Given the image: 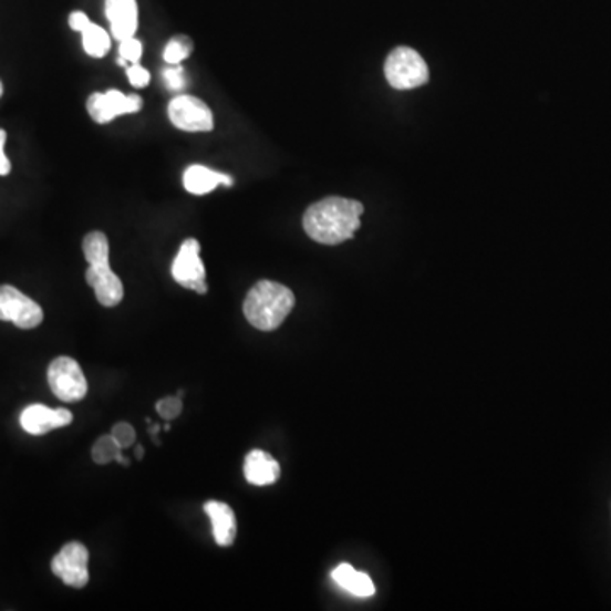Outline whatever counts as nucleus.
<instances>
[{
	"label": "nucleus",
	"mask_w": 611,
	"mask_h": 611,
	"mask_svg": "<svg viewBox=\"0 0 611 611\" xmlns=\"http://www.w3.org/2000/svg\"><path fill=\"white\" fill-rule=\"evenodd\" d=\"M84 255L89 262L85 279L94 289L95 298L104 308H114L124 298V286L111 269L110 240L101 231H92L84 238Z\"/></svg>",
	"instance_id": "7ed1b4c3"
},
{
	"label": "nucleus",
	"mask_w": 611,
	"mask_h": 611,
	"mask_svg": "<svg viewBox=\"0 0 611 611\" xmlns=\"http://www.w3.org/2000/svg\"><path fill=\"white\" fill-rule=\"evenodd\" d=\"M81 34L87 55L94 56V59H102V56H106L110 53L111 37L101 25L89 22Z\"/></svg>",
	"instance_id": "f3484780"
},
{
	"label": "nucleus",
	"mask_w": 611,
	"mask_h": 611,
	"mask_svg": "<svg viewBox=\"0 0 611 611\" xmlns=\"http://www.w3.org/2000/svg\"><path fill=\"white\" fill-rule=\"evenodd\" d=\"M218 186H234V178L221 172L211 170L204 165H193L184 172V187L194 196H204Z\"/></svg>",
	"instance_id": "2eb2a0df"
},
{
	"label": "nucleus",
	"mask_w": 611,
	"mask_h": 611,
	"mask_svg": "<svg viewBox=\"0 0 611 611\" xmlns=\"http://www.w3.org/2000/svg\"><path fill=\"white\" fill-rule=\"evenodd\" d=\"M19 422H21L22 429L30 435H44L51 429L70 425L73 422V415L65 407L51 410L44 404H31L21 413Z\"/></svg>",
	"instance_id": "9b49d317"
},
{
	"label": "nucleus",
	"mask_w": 611,
	"mask_h": 611,
	"mask_svg": "<svg viewBox=\"0 0 611 611\" xmlns=\"http://www.w3.org/2000/svg\"><path fill=\"white\" fill-rule=\"evenodd\" d=\"M143 107L139 95H126L121 91L95 92L89 97L87 111L99 124H107L123 114L138 113Z\"/></svg>",
	"instance_id": "9d476101"
},
{
	"label": "nucleus",
	"mask_w": 611,
	"mask_h": 611,
	"mask_svg": "<svg viewBox=\"0 0 611 611\" xmlns=\"http://www.w3.org/2000/svg\"><path fill=\"white\" fill-rule=\"evenodd\" d=\"M8 139V133L0 130V175H8L11 172V162L6 157L4 146Z\"/></svg>",
	"instance_id": "a878e982"
},
{
	"label": "nucleus",
	"mask_w": 611,
	"mask_h": 611,
	"mask_svg": "<svg viewBox=\"0 0 611 611\" xmlns=\"http://www.w3.org/2000/svg\"><path fill=\"white\" fill-rule=\"evenodd\" d=\"M127 79H130L132 85L138 89L145 87V85H148L149 81H152L148 70L143 69L139 63H132V66L127 69Z\"/></svg>",
	"instance_id": "b1692460"
},
{
	"label": "nucleus",
	"mask_w": 611,
	"mask_h": 611,
	"mask_svg": "<svg viewBox=\"0 0 611 611\" xmlns=\"http://www.w3.org/2000/svg\"><path fill=\"white\" fill-rule=\"evenodd\" d=\"M165 84L170 91L180 92L186 87V75L180 65H170L164 70Z\"/></svg>",
	"instance_id": "5701e85b"
},
{
	"label": "nucleus",
	"mask_w": 611,
	"mask_h": 611,
	"mask_svg": "<svg viewBox=\"0 0 611 611\" xmlns=\"http://www.w3.org/2000/svg\"><path fill=\"white\" fill-rule=\"evenodd\" d=\"M387 82L396 91L422 87L428 82L429 73L425 60L413 48H394L384 65Z\"/></svg>",
	"instance_id": "20e7f679"
},
{
	"label": "nucleus",
	"mask_w": 611,
	"mask_h": 611,
	"mask_svg": "<svg viewBox=\"0 0 611 611\" xmlns=\"http://www.w3.org/2000/svg\"><path fill=\"white\" fill-rule=\"evenodd\" d=\"M164 432H170V425H168V423L164 426Z\"/></svg>",
	"instance_id": "c85d7f7f"
},
{
	"label": "nucleus",
	"mask_w": 611,
	"mask_h": 611,
	"mask_svg": "<svg viewBox=\"0 0 611 611\" xmlns=\"http://www.w3.org/2000/svg\"><path fill=\"white\" fill-rule=\"evenodd\" d=\"M123 448L114 441L113 435H104L95 442L92 447V458L99 466H107V464L116 463L117 455L121 454Z\"/></svg>",
	"instance_id": "6ab92c4d"
},
{
	"label": "nucleus",
	"mask_w": 611,
	"mask_h": 611,
	"mask_svg": "<svg viewBox=\"0 0 611 611\" xmlns=\"http://www.w3.org/2000/svg\"><path fill=\"white\" fill-rule=\"evenodd\" d=\"M89 22H91V19H89L87 14L82 11L72 12L69 18L70 28H72L73 31H76V33H82Z\"/></svg>",
	"instance_id": "393cba45"
},
{
	"label": "nucleus",
	"mask_w": 611,
	"mask_h": 611,
	"mask_svg": "<svg viewBox=\"0 0 611 611\" xmlns=\"http://www.w3.org/2000/svg\"><path fill=\"white\" fill-rule=\"evenodd\" d=\"M43 318L37 301L12 286H0V321H11L21 330H33L43 323Z\"/></svg>",
	"instance_id": "0eeeda50"
},
{
	"label": "nucleus",
	"mask_w": 611,
	"mask_h": 611,
	"mask_svg": "<svg viewBox=\"0 0 611 611\" xmlns=\"http://www.w3.org/2000/svg\"><path fill=\"white\" fill-rule=\"evenodd\" d=\"M143 55L142 41L136 40L135 37L127 38V40L120 41V56L130 63H139Z\"/></svg>",
	"instance_id": "412c9836"
},
{
	"label": "nucleus",
	"mask_w": 611,
	"mask_h": 611,
	"mask_svg": "<svg viewBox=\"0 0 611 611\" xmlns=\"http://www.w3.org/2000/svg\"><path fill=\"white\" fill-rule=\"evenodd\" d=\"M331 578L340 588L352 593L353 597L369 598L375 593V586L365 572L356 571L350 565H340L333 569Z\"/></svg>",
	"instance_id": "dca6fc26"
},
{
	"label": "nucleus",
	"mask_w": 611,
	"mask_h": 611,
	"mask_svg": "<svg viewBox=\"0 0 611 611\" xmlns=\"http://www.w3.org/2000/svg\"><path fill=\"white\" fill-rule=\"evenodd\" d=\"M51 571L66 586H72L76 590L85 588L89 582L87 547L81 542L66 543L51 560Z\"/></svg>",
	"instance_id": "1a4fd4ad"
},
{
	"label": "nucleus",
	"mask_w": 611,
	"mask_h": 611,
	"mask_svg": "<svg viewBox=\"0 0 611 611\" xmlns=\"http://www.w3.org/2000/svg\"><path fill=\"white\" fill-rule=\"evenodd\" d=\"M143 454H145V451H143L142 445H136V458H138V460H142Z\"/></svg>",
	"instance_id": "bb28decb"
},
{
	"label": "nucleus",
	"mask_w": 611,
	"mask_h": 611,
	"mask_svg": "<svg viewBox=\"0 0 611 611\" xmlns=\"http://www.w3.org/2000/svg\"><path fill=\"white\" fill-rule=\"evenodd\" d=\"M204 511L211 518L213 535L219 547L234 546L237 539V517L231 506L221 501H208Z\"/></svg>",
	"instance_id": "ddd939ff"
},
{
	"label": "nucleus",
	"mask_w": 611,
	"mask_h": 611,
	"mask_svg": "<svg viewBox=\"0 0 611 611\" xmlns=\"http://www.w3.org/2000/svg\"><path fill=\"white\" fill-rule=\"evenodd\" d=\"M245 479L253 486H269L280 477V466L263 451L248 452L244 466Z\"/></svg>",
	"instance_id": "4468645a"
},
{
	"label": "nucleus",
	"mask_w": 611,
	"mask_h": 611,
	"mask_svg": "<svg viewBox=\"0 0 611 611\" xmlns=\"http://www.w3.org/2000/svg\"><path fill=\"white\" fill-rule=\"evenodd\" d=\"M111 435L121 448H130L135 445L136 432L130 423H116Z\"/></svg>",
	"instance_id": "4be33fe9"
},
{
	"label": "nucleus",
	"mask_w": 611,
	"mask_h": 611,
	"mask_svg": "<svg viewBox=\"0 0 611 611\" xmlns=\"http://www.w3.org/2000/svg\"><path fill=\"white\" fill-rule=\"evenodd\" d=\"M48 384L51 393L65 403H76L87 394V379L81 365L70 356H56L48 367Z\"/></svg>",
	"instance_id": "39448f33"
},
{
	"label": "nucleus",
	"mask_w": 611,
	"mask_h": 611,
	"mask_svg": "<svg viewBox=\"0 0 611 611\" xmlns=\"http://www.w3.org/2000/svg\"><path fill=\"white\" fill-rule=\"evenodd\" d=\"M2 92H4V89H2V82H0V95H2Z\"/></svg>",
	"instance_id": "c756f323"
},
{
	"label": "nucleus",
	"mask_w": 611,
	"mask_h": 611,
	"mask_svg": "<svg viewBox=\"0 0 611 611\" xmlns=\"http://www.w3.org/2000/svg\"><path fill=\"white\" fill-rule=\"evenodd\" d=\"M364 206L359 200L331 196L306 209L302 226L311 240L321 245H340L361 228Z\"/></svg>",
	"instance_id": "f257e3e1"
},
{
	"label": "nucleus",
	"mask_w": 611,
	"mask_h": 611,
	"mask_svg": "<svg viewBox=\"0 0 611 611\" xmlns=\"http://www.w3.org/2000/svg\"><path fill=\"white\" fill-rule=\"evenodd\" d=\"M193 40L187 37H175L168 41L164 51V60L168 65H180L184 60L193 55Z\"/></svg>",
	"instance_id": "a211bd4d"
},
{
	"label": "nucleus",
	"mask_w": 611,
	"mask_h": 611,
	"mask_svg": "<svg viewBox=\"0 0 611 611\" xmlns=\"http://www.w3.org/2000/svg\"><path fill=\"white\" fill-rule=\"evenodd\" d=\"M106 18L114 40L133 38L138 31V4L136 0H106Z\"/></svg>",
	"instance_id": "f8f14e48"
},
{
	"label": "nucleus",
	"mask_w": 611,
	"mask_h": 611,
	"mask_svg": "<svg viewBox=\"0 0 611 611\" xmlns=\"http://www.w3.org/2000/svg\"><path fill=\"white\" fill-rule=\"evenodd\" d=\"M199 251V241L196 238H187L178 248L177 257L172 263V277L177 284L203 296L208 292V284H206V269Z\"/></svg>",
	"instance_id": "423d86ee"
},
{
	"label": "nucleus",
	"mask_w": 611,
	"mask_h": 611,
	"mask_svg": "<svg viewBox=\"0 0 611 611\" xmlns=\"http://www.w3.org/2000/svg\"><path fill=\"white\" fill-rule=\"evenodd\" d=\"M168 117L172 124L183 132L206 133L213 132L215 117L206 102L194 95H177L168 104Z\"/></svg>",
	"instance_id": "6e6552de"
},
{
	"label": "nucleus",
	"mask_w": 611,
	"mask_h": 611,
	"mask_svg": "<svg viewBox=\"0 0 611 611\" xmlns=\"http://www.w3.org/2000/svg\"><path fill=\"white\" fill-rule=\"evenodd\" d=\"M294 292L273 280H260L244 302V313L248 323L260 331H273L284 323L294 308Z\"/></svg>",
	"instance_id": "f03ea898"
},
{
	"label": "nucleus",
	"mask_w": 611,
	"mask_h": 611,
	"mask_svg": "<svg viewBox=\"0 0 611 611\" xmlns=\"http://www.w3.org/2000/svg\"><path fill=\"white\" fill-rule=\"evenodd\" d=\"M157 412L165 422H170V420L177 418L180 413H183V400L178 396H168L164 400L158 401Z\"/></svg>",
	"instance_id": "aec40b11"
},
{
	"label": "nucleus",
	"mask_w": 611,
	"mask_h": 611,
	"mask_svg": "<svg viewBox=\"0 0 611 611\" xmlns=\"http://www.w3.org/2000/svg\"><path fill=\"white\" fill-rule=\"evenodd\" d=\"M177 396L180 397V400H183L184 391L183 390L178 391Z\"/></svg>",
	"instance_id": "cd10ccee"
}]
</instances>
